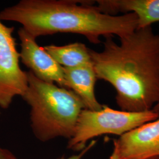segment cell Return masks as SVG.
<instances>
[{"label":"cell","mask_w":159,"mask_h":159,"mask_svg":"<svg viewBox=\"0 0 159 159\" xmlns=\"http://www.w3.org/2000/svg\"><path fill=\"white\" fill-rule=\"evenodd\" d=\"M105 37L104 49L89 48L97 79L113 85L122 111L144 112L159 102V34L152 26L120 39Z\"/></svg>","instance_id":"obj_1"},{"label":"cell","mask_w":159,"mask_h":159,"mask_svg":"<svg viewBox=\"0 0 159 159\" xmlns=\"http://www.w3.org/2000/svg\"><path fill=\"white\" fill-rule=\"evenodd\" d=\"M94 1L74 0H21L0 12L1 21L20 23L35 39L58 33L85 36L91 43H101L100 37L121 39L138 28L136 15L104 14Z\"/></svg>","instance_id":"obj_2"},{"label":"cell","mask_w":159,"mask_h":159,"mask_svg":"<svg viewBox=\"0 0 159 159\" xmlns=\"http://www.w3.org/2000/svg\"><path fill=\"white\" fill-rule=\"evenodd\" d=\"M29 85L23 99L30 107L31 127L42 142L74 134L83 102L71 90L38 79L27 72Z\"/></svg>","instance_id":"obj_3"},{"label":"cell","mask_w":159,"mask_h":159,"mask_svg":"<svg viewBox=\"0 0 159 159\" xmlns=\"http://www.w3.org/2000/svg\"><path fill=\"white\" fill-rule=\"evenodd\" d=\"M152 110L144 112L119 111L103 105L102 110H82L73 137L68 140L67 148L81 151L88 141L104 134L122 136L143 124L159 118Z\"/></svg>","instance_id":"obj_4"},{"label":"cell","mask_w":159,"mask_h":159,"mask_svg":"<svg viewBox=\"0 0 159 159\" xmlns=\"http://www.w3.org/2000/svg\"><path fill=\"white\" fill-rule=\"evenodd\" d=\"M14 30L0 20V107L4 109L10 107L15 97H23L29 85L27 72L20 67Z\"/></svg>","instance_id":"obj_5"},{"label":"cell","mask_w":159,"mask_h":159,"mask_svg":"<svg viewBox=\"0 0 159 159\" xmlns=\"http://www.w3.org/2000/svg\"><path fill=\"white\" fill-rule=\"evenodd\" d=\"M21 41V62L38 79L67 89L63 67L36 42V39L23 27L18 31Z\"/></svg>","instance_id":"obj_6"},{"label":"cell","mask_w":159,"mask_h":159,"mask_svg":"<svg viewBox=\"0 0 159 159\" xmlns=\"http://www.w3.org/2000/svg\"><path fill=\"white\" fill-rule=\"evenodd\" d=\"M114 144L119 159L159 157V117L120 136Z\"/></svg>","instance_id":"obj_7"},{"label":"cell","mask_w":159,"mask_h":159,"mask_svg":"<svg viewBox=\"0 0 159 159\" xmlns=\"http://www.w3.org/2000/svg\"><path fill=\"white\" fill-rule=\"evenodd\" d=\"M67 89L71 90L83 102L85 109L98 111L103 105L97 100L94 87L97 80L92 63L79 67H63Z\"/></svg>","instance_id":"obj_8"},{"label":"cell","mask_w":159,"mask_h":159,"mask_svg":"<svg viewBox=\"0 0 159 159\" xmlns=\"http://www.w3.org/2000/svg\"><path fill=\"white\" fill-rule=\"evenodd\" d=\"M96 2L97 8L106 14L134 13L138 20L137 29L159 22V0H98Z\"/></svg>","instance_id":"obj_9"},{"label":"cell","mask_w":159,"mask_h":159,"mask_svg":"<svg viewBox=\"0 0 159 159\" xmlns=\"http://www.w3.org/2000/svg\"><path fill=\"white\" fill-rule=\"evenodd\" d=\"M43 48L63 67L72 68L91 63L89 48L83 43H75L64 46L52 44Z\"/></svg>","instance_id":"obj_10"},{"label":"cell","mask_w":159,"mask_h":159,"mask_svg":"<svg viewBox=\"0 0 159 159\" xmlns=\"http://www.w3.org/2000/svg\"><path fill=\"white\" fill-rule=\"evenodd\" d=\"M95 143H96V141H92L83 150L80 151V153L77 154H74V155H72L68 157H66L65 156H63L58 159H81L83 158V157L85 155V154L87 153L91 149V148L94 146Z\"/></svg>","instance_id":"obj_11"},{"label":"cell","mask_w":159,"mask_h":159,"mask_svg":"<svg viewBox=\"0 0 159 159\" xmlns=\"http://www.w3.org/2000/svg\"><path fill=\"white\" fill-rule=\"evenodd\" d=\"M0 159H27L18 158L8 149L0 146Z\"/></svg>","instance_id":"obj_12"},{"label":"cell","mask_w":159,"mask_h":159,"mask_svg":"<svg viewBox=\"0 0 159 159\" xmlns=\"http://www.w3.org/2000/svg\"><path fill=\"white\" fill-rule=\"evenodd\" d=\"M108 159H119V153H118V150L117 148H116V146L114 144L113 150V152L111 154V156H110Z\"/></svg>","instance_id":"obj_13"},{"label":"cell","mask_w":159,"mask_h":159,"mask_svg":"<svg viewBox=\"0 0 159 159\" xmlns=\"http://www.w3.org/2000/svg\"><path fill=\"white\" fill-rule=\"evenodd\" d=\"M152 110L154 111L155 113L158 114L159 117V102H157L154 106L153 107V108H152Z\"/></svg>","instance_id":"obj_14"},{"label":"cell","mask_w":159,"mask_h":159,"mask_svg":"<svg viewBox=\"0 0 159 159\" xmlns=\"http://www.w3.org/2000/svg\"><path fill=\"white\" fill-rule=\"evenodd\" d=\"M159 159V157H157V158H154V159Z\"/></svg>","instance_id":"obj_15"}]
</instances>
